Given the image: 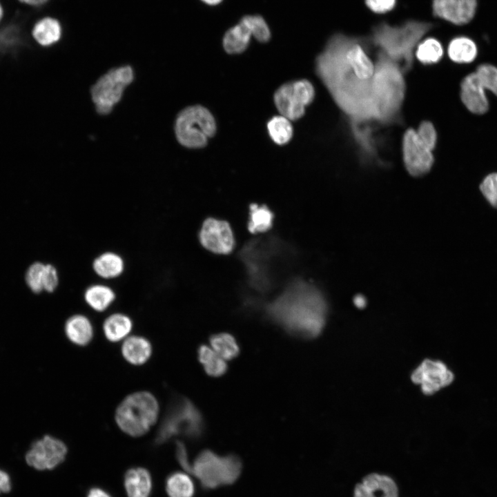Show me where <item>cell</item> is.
<instances>
[{
    "mask_svg": "<svg viewBox=\"0 0 497 497\" xmlns=\"http://www.w3.org/2000/svg\"><path fill=\"white\" fill-rule=\"evenodd\" d=\"M356 39L341 33L333 35L316 59V73L337 106L353 121H379L373 78H360L347 56Z\"/></svg>",
    "mask_w": 497,
    "mask_h": 497,
    "instance_id": "6da1fadb",
    "label": "cell"
},
{
    "mask_svg": "<svg viewBox=\"0 0 497 497\" xmlns=\"http://www.w3.org/2000/svg\"><path fill=\"white\" fill-rule=\"evenodd\" d=\"M271 320L287 334L312 339L322 332L326 322L327 304L313 286L304 282L293 284L268 307Z\"/></svg>",
    "mask_w": 497,
    "mask_h": 497,
    "instance_id": "7a4b0ae2",
    "label": "cell"
},
{
    "mask_svg": "<svg viewBox=\"0 0 497 497\" xmlns=\"http://www.w3.org/2000/svg\"><path fill=\"white\" fill-rule=\"evenodd\" d=\"M373 88L379 121L382 123L393 121L401 110L405 84L398 64L382 52L378 54L375 64Z\"/></svg>",
    "mask_w": 497,
    "mask_h": 497,
    "instance_id": "3957f363",
    "label": "cell"
},
{
    "mask_svg": "<svg viewBox=\"0 0 497 497\" xmlns=\"http://www.w3.org/2000/svg\"><path fill=\"white\" fill-rule=\"evenodd\" d=\"M432 27L430 23L415 20L398 26L382 22L373 28L371 39L382 53L396 63L404 62L408 69L413 61L414 48Z\"/></svg>",
    "mask_w": 497,
    "mask_h": 497,
    "instance_id": "277c9868",
    "label": "cell"
},
{
    "mask_svg": "<svg viewBox=\"0 0 497 497\" xmlns=\"http://www.w3.org/2000/svg\"><path fill=\"white\" fill-rule=\"evenodd\" d=\"M205 430V420L197 407L186 398H178L170 405L155 441L161 444L180 434L195 440L201 438Z\"/></svg>",
    "mask_w": 497,
    "mask_h": 497,
    "instance_id": "5b68a950",
    "label": "cell"
},
{
    "mask_svg": "<svg viewBox=\"0 0 497 497\" xmlns=\"http://www.w3.org/2000/svg\"><path fill=\"white\" fill-rule=\"evenodd\" d=\"M242 469L240 458L235 454L219 455L211 449L202 451L192 464L191 474L204 489H213L233 484Z\"/></svg>",
    "mask_w": 497,
    "mask_h": 497,
    "instance_id": "8992f818",
    "label": "cell"
},
{
    "mask_svg": "<svg viewBox=\"0 0 497 497\" xmlns=\"http://www.w3.org/2000/svg\"><path fill=\"white\" fill-rule=\"evenodd\" d=\"M159 406L148 392H137L126 398L116 411L119 428L131 436L146 433L157 419Z\"/></svg>",
    "mask_w": 497,
    "mask_h": 497,
    "instance_id": "52a82bcc",
    "label": "cell"
},
{
    "mask_svg": "<svg viewBox=\"0 0 497 497\" xmlns=\"http://www.w3.org/2000/svg\"><path fill=\"white\" fill-rule=\"evenodd\" d=\"M215 131L216 124L213 116L208 109L199 105L182 110L175 124L177 141L187 148L204 146Z\"/></svg>",
    "mask_w": 497,
    "mask_h": 497,
    "instance_id": "ba28073f",
    "label": "cell"
},
{
    "mask_svg": "<svg viewBox=\"0 0 497 497\" xmlns=\"http://www.w3.org/2000/svg\"><path fill=\"white\" fill-rule=\"evenodd\" d=\"M133 77V70L129 66L113 68L99 77L90 90L97 112L102 115L109 113L120 101L124 89Z\"/></svg>",
    "mask_w": 497,
    "mask_h": 497,
    "instance_id": "9c48e42d",
    "label": "cell"
},
{
    "mask_svg": "<svg viewBox=\"0 0 497 497\" xmlns=\"http://www.w3.org/2000/svg\"><path fill=\"white\" fill-rule=\"evenodd\" d=\"M315 97V90L310 81L301 79L281 86L274 94V101L280 115L290 121L302 117L305 107Z\"/></svg>",
    "mask_w": 497,
    "mask_h": 497,
    "instance_id": "30bf717a",
    "label": "cell"
},
{
    "mask_svg": "<svg viewBox=\"0 0 497 497\" xmlns=\"http://www.w3.org/2000/svg\"><path fill=\"white\" fill-rule=\"evenodd\" d=\"M402 155L405 166L414 177L428 173L434 162L432 151L419 139L416 130L407 129L402 138Z\"/></svg>",
    "mask_w": 497,
    "mask_h": 497,
    "instance_id": "8fae6325",
    "label": "cell"
},
{
    "mask_svg": "<svg viewBox=\"0 0 497 497\" xmlns=\"http://www.w3.org/2000/svg\"><path fill=\"white\" fill-rule=\"evenodd\" d=\"M67 448L61 440L46 436L35 442L26 455L28 464L37 469H51L65 458Z\"/></svg>",
    "mask_w": 497,
    "mask_h": 497,
    "instance_id": "7c38bea8",
    "label": "cell"
},
{
    "mask_svg": "<svg viewBox=\"0 0 497 497\" xmlns=\"http://www.w3.org/2000/svg\"><path fill=\"white\" fill-rule=\"evenodd\" d=\"M199 240L204 248L217 254L231 253L235 244L228 223L214 218H208L204 222Z\"/></svg>",
    "mask_w": 497,
    "mask_h": 497,
    "instance_id": "4fadbf2b",
    "label": "cell"
},
{
    "mask_svg": "<svg viewBox=\"0 0 497 497\" xmlns=\"http://www.w3.org/2000/svg\"><path fill=\"white\" fill-rule=\"evenodd\" d=\"M411 378L420 384L424 393L432 394L449 385L454 376L443 362L426 360L413 371Z\"/></svg>",
    "mask_w": 497,
    "mask_h": 497,
    "instance_id": "5bb4252c",
    "label": "cell"
},
{
    "mask_svg": "<svg viewBox=\"0 0 497 497\" xmlns=\"http://www.w3.org/2000/svg\"><path fill=\"white\" fill-rule=\"evenodd\" d=\"M477 4V0H433V13L453 24L465 25L474 17Z\"/></svg>",
    "mask_w": 497,
    "mask_h": 497,
    "instance_id": "9a60e30c",
    "label": "cell"
},
{
    "mask_svg": "<svg viewBox=\"0 0 497 497\" xmlns=\"http://www.w3.org/2000/svg\"><path fill=\"white\" fill-rule=\"evenodd\" d=\"M485 89L475 72L467 75L460 84V98L465 107L472 113L482 115L489 109Z\"/></svg>",
    "mask_w": 497,
    "mask_h": 497,
    "instance_id": "2e32d148",
    "label": "cell"
},
{
    "mask_svg": "<svg viewBox=\"0 0 497 497\" xmlns=\"http://www.w3.org/2000/svg\"><path fill=\"white\" fill-rule=\"evenodd\" d=\"M353 497H398V490L391 477L371 474L356 485Z\"/></svg>",
    "mask_w": 497,
    "mask_h": 497,
    "instance_id": "e0dca14e",
    "label": "cell"
},
{
    "mask_svg": "<svg viewBox=\"0 0 497 497\" xmlns=\"http://www.w3.org/2000/svg\"><path fill=\"white\" fill-rule=\"evenodd\" d=\"M92 267L99 277L109 280L120 276L124 271L125 264L120 255L106 251L94 259Z\"/></svg>",
    "mask_w": 497,
    "mask_h": 497,
    "instance_id": "ac0fdd59",
    "label": "cell"
},
{
    "mask_svg": "<svg viewBox=\"0 0 497 497\" xmlns=\"http://www.w3.org/2000/svg\"><path fill=\"white\" fill-rule=\"evenodd\" d=\"M124 486L128 497H149L152 489L150 475L144 468L130 469L125 474Z\"/></svg>",
    "mask_w": 497,
    "mask_h": 497,
    "instance_id": "d6986e66",
    "label": "cell"
},
{
    "mask_svg": "<svg viewBox=\"0 0 497 497\" xmlns=\"http://www.w3.org/2000/svg\"><path fill=\"white\" fill-rule=\"evenodd\" d=\"M32 36L37 43L48 47L57 43L61 37L62 28L59 21L50 17L38 20L32 29Z\"/></svg>",
    "mask_w": 497,
    "mask_h": 497,
    "instance_id": "ffe728a7",
    "label": "cell"
},
{
    "mask_svg": "<svg viewBox=\"0 0 497 497\" xmlns=\"http://www.w3.org/2000/svg\"><path fill=\"white\" fill-rule=\"evenodd\" d=\"M197 359L205 373L210 377H221L228 370V362L216 353L208 344L198 347Z\"/></svg>",
    "mask_w": 497,
    "mask_h": 497,
    "instance_id": "44dd1931",
    "label": "cell"
},
{
    "mask_svg": "<svg viewBox=\"0 0 497 497\" xmlns=\"http://www.w3.org/2000/svg\"><path fill=\"white\" fill-rule=\"evenodd\" d=\"M65 331L70 340L78 345L88 344L93 334L90 321L87 317L80 314L74 315L68 319Z\"/></svg>",
    "mask_w": 497,
    "mask_h": 497,
    "instance_id": "7402d4cb",
    "label": "cell"
},
{
    "mask_svg": "<svg viewBox=\"0 0 497 497\" xmlns=\"http://www.w3.org/2000/svg\"><path fill=\"white\" fill-rule=\"evenodd\" d=\"M84 298L90 308L101 312L106 310L113 304L116 298V295L110 286L102 284H95L86 288Z\"/></svg>",
    "mask_w": 497,
    "mask_h": 497,
    "instance_id": "603a6c76",
    "label": "cell"
},
{
    "mask_svg": "<svg viewBox=\"0 0 497 497\" xmlns=\"http://www.w3.org/2000/svg\"><path fill=\"white\" fill-rule=\"evenodd\" d=\"M450 59L458 64H469L476 57L478 48L476 43L465 36L454 38L447 48Z\"/></svg>",
    "mask_w": 497,
    "mask_h": 497,
    "instance_id": "cb8c5ba5",
    "label": "cell"
},
{
    "mask_svg": "<svg viewBox=\"0 0 497 497\" xmlns=\"http://www.w3.org/2000/svg\"><path fill=\"white\" fill-rule=\"evenodd\" d=\"M209 346L227 362L236 358L240 353V346L236 337L228 332H219L211 335Z\"/></svg>",
    "mask_w": 497,
    "mask_h": 497,
    "instance_id": "d4e9b609",
    "label": "cell"
},
{
    "mask_svg": "<svg viewBox=\"0 0 497 497\" xmlns=\"http://www.w3.org/2000/svg\"><path fill=\"white\" fill-rule=\"evenodd\" d=\"M121 351L124 357L130 363L142 364L149 358L151 346L145 338L132 336L124 341Z\"/></svg>",
    "mask_w": 497,
    "mask_h": 497,
    "instance_id": "484cf974",
    "label": "cell"
},
{
    "mask_svg": "<svg viewBox=\"0 0 497 497\" xmlns=\"http://www.w3.org/2000/svg\"><path fill=\"white\" fill-rule=\"evenodd\" d=\"M27 46L19 28L10 25L0 29V58L6 55L17 57L21 48Z\"/></svg>",
    "mask_w": 497,
    "mask_h": 497,
    "instance_id": "4316f807",
    "label": "cell"
},
{
    "mask_svg": "<svg viewBox=\"0 0 497 497\" xmlns=\"http://www.w3.org/2000/svg\"><path fill=\"white\" fill-rule=\"evenodd\" d=\"M252 35L241 21L231 28L223 37V47L230 54L240 53L248 46Z\"/></svg>",
    "mask_w": 497,
    "mask_h": 497,
    "instance_id": "83f0119b",
    "label": "cell"
},
{
    "mask_svg": "<svg viewBox=\"0 0 497 497\" xmlns=\"http://www.w3.org/2000/svg\"><path fill=\"white\" fill-rule=\"evenodd\" d=\"M133 327L130 318L122 313H114L104 321L103 329L106 337L112 342H117L126 337Z\"/></svg>",
    "mask_w": 497,
    "mask_h": 497,
    "instance_id": "f1b7e54d",
    "label": "cell"
},
{
    "mask_svg": "<svg viewBox=\"0 0 497 497\" xmlns=\"http://www.w3.org/2000/svg\"><path fill=\"white\" fill-rule=\"evenodd\" d=\"M166 489L169 497H193L195 486L186 473L175 472L166 479Z\"/></svg>",
    "mask_w": 497,
    "mask_h": 497,
    "instance_id": "f546056e",
    "label": "cell"
},
{
    "mask_svg": "<svg viewBox=\"0 0 497 497\" xmlns=\"http://www.w3.org/2000/svg\"><path fill=\"white\" fill-rule=\"evenodd\" d=\"M267 128L271 138L279 145L287 144L293 135L291 121L281 115L272 117L267 124Z\"/></svg>",
    "mask_w": 497,
    "mask_h": 497,
    "instance_id": "4dcf8cb0",
    "label": "cell"
},
{
    "mask_svg": "<svg viewBox=\"0 0 497 497\" xmlns=\"http://www.w3.org/2000/svg\"><path fill=\"white\" fill-rule=\"evenodd\" d=\"M443 56L440 42L434 38H427L418 43L416 57L423 64H433L439 61Z\"/></svg>",
    "mask_w": 497,
    "mask_h": 497,
    "instance_id": "1f68e13d",
    "label": "cell"
},
{
    "mask_svg": "<svg viewBox=\"0 0 497 497\" xmlns=\"http://www.w3.org/2000/svg\"><path fill=\"white\" fill-rule=\"evenodd\" d=\"M250 211L251 220L248 223L250 232H264L271 227L273 214L266 206L258 207L256 204H252L250 206Z\"/></svg>",
    "mask_w": 497,
    "mask_h": 497,
    "instance_id": "d6a6232c",
    "label": "cell"
},
{
    "mask_svg": "<svg viewBox=\"0 0 497 497\" xmlns=\"http://www.w3.org/2000/svg\"><path fill=\"white\" fill-rule=\"evenodd\" d=\"M244 24L251 35L260 42H266L271 37V31L266 21L259 15H248L240 21Z\"/></svg>",
    "mask_w": 497,
    "mask_h": 497,
    "instance_id": "836d02e7",
    "label": "cell"
},
{
    "mask_svg": "<svg viewBox=\"0 0 497 497\" xmlns=\"http://www.w3.org/2000/svg\"><path fill=\"white\" fill-rule=\"evenodd\" d=\"M475 73L484 88L497 96V67L483 64L478 66Z\"/></svg>",
    "mask_w": 497,
    "mask_h": 497,
    "instance_id": "e575fe53",
    "label": "cell"
},
{
    "mask_svg": "<svg viewBox=\"0 0 497 497\" xmlns=\"http://www.w3.org/2000/svg\"><path fill=\"white\" fill-rule=\"evenodd\" d=\"M46 264L36 262L31 265L26 274V282L29 287L35 293H39L43 289Z\"/></svg>",
    "mask_w": 497,
    "mask_h": 497,
    "instance_id": "d590c367",
    "label": "cell"
},
{
    "mask_svg": "<svg viewBox=\"0 0 497 497\" xmlns=\"http://www.w3.org/2000/svg\"><path fill=\"white\" fill-rule=\"evenodd\" d=\"M416 131L420 142L432 151L437 142V133L433 124L429 121H423Z\"/></svg>",
    "mask_w": 497,
    "mask_h": 497,
    "instance_id": "8d00e7d4",
    "label": "cell"
},
{
    "mask_svg": "<svg viewBox=\"0 0 497 497\" xmlns=\"http://www.w3.org/2000/svg\"><path fill=\"white\" fill-rule=\"evenodd\" d=\"M480 189L487 201L497 208V173L487 175L483 180Z\"/></svg>",
    "mask_w": 497,
    "mask_h": 497,
    "instance_id": "74e56055",
    "label": "cell"
},
{
    "mask_svg": "<svg viewBox=\"0 0 497 497\" xmlns=\"http://www.w3.org/2000/svg\"><path fill=\"white\" fill-rule=\"evenodd\" d=\"M59 283V277L55 267L51 264H46L43 289L48 292H53Z\"/></svg>",
    "mask_w": 497,
    "mask_h": 497,
    "instance_id": "f35d334b",
    "label": "cell"
},
{
    "mask_svg": "<svg viewBox=\"0 0 497 497\" xmlns=\"http://www.w3.org/2000/svg\"><path fill=\"white\" fill-rule=\"evenodd\" d=\"M367 7L376 13H384L391 10L396 0H365Z\"/></svg>",
    "mask_w": 497,
    "mask_h": 497,
    "instance_id": "ab89813d",
    "label": "cell"
},
{
    "mask_svg": "<svg viewBox=\"0 0 497 497\" xmlns=\"http://www.w3.org/2000/svg\"><path fill=\"white\" fill-rule=\"evenodd\" d=\"M176 457L179 464L186 473L191 474L192 465L188 460L186 446L181 441L176 442Z\"/></svg>",
    "mask_w": 497,
    "mask_h": 497,
    "instance_id": "60d3db41",
    "label": "cell"
},
{
    "mask_svg": "<svg viewBox=\"0 0 497 497\" xmlns=\"http://www.w3.org/2000/svg\"><path fill=\"white\" fill-rule=\"evenodd\" d=\"M10 489V478L3 471L0 470V492H7Z\"/></svg>",
    "mask_w": 497,
    "mask_h": 497,
    "instance_id": "b9f144b4",
    "label": "cell"
},
{
    "mask_svg": "<svg viewBox=\"0 0 497 497\" xmlns=\"http://www.w3.org/2000/svg\"><path fill=\"white\" fill-rule=\"evenodd\" d=\"M87 497H112L102 489L95 487L89 490Z\"/></svg>",
    "mask_w": 497,
    "mask_h": 497,
    "instance_id": "7bdbcfd3",
    "label": "cell"
},
{
    "mask_svg": "<svg viewBox=\"0 0 497 497\" xmlns=\"http://www.w3.org/2000/svg\"><path fill=\"white\" fill-rule=\"evenodd\" d=\"M48 0H28L27 5L32 6H41L44 5Z\"/></svg>",
    "mask_w": 497,
    "mask_h": 497,
    "instance_id": "ee69618b",
    "label": "cell"
},
{
    "mask_svg": "<svg viewBox=\"0 0 497 497\" xmlns=\"http://www.w3.org/2000/svg\"><path fill=\"white\" fill-rule=\"evenodd\" d=\"M206 4L210 5V6H215L219 4L222 0H201Z\"/></svg>",
    "mask_w": 497,
    "mask_h": 497,
    "instance_id": "f6af8a7d",
    "label": "cell"
},
{
    "mask_svg": "<svg viewBox=\"0 0 497 497\" xmlns=\"http://www.w3.org/2000/svg\"><path fill=\"white\" fill-rule=\"evenodd\" d=\"M3 17V8L0 2V22L2 20Z\"/></svg>",
    "mask_w": 497,
    "mask_h": 497,
    "instance_id": "bcb514c9",
    "label": "cell"
},
{
    "mask_svg": "<svg viewBox=\"0 0 497 497\" xmlns=\"http://www.w3.org/2000/svg\"><path fill=\"white\" fill-rule=\"evenodd\" d=\"M18 1L22 3L27 4L28 0H18Z\"/></svg>",
    "mask_w": 497,
    "mask_h": 497,
    "instance_id": "7dc6e473",
    "label": "cell"
}]
</instances>
